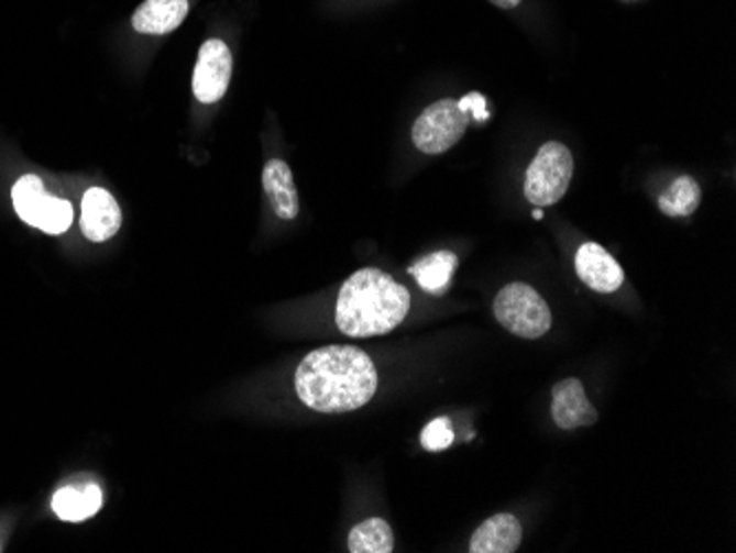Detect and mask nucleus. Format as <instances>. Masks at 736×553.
<instances>
[{
	"label": "nucleus",
	"mask_w": 736,
	"mask_h": 553,
	"mask_svg": "<svg viewBox=\"0 0 736 553\" xmlns=\"http://www.w3.org/2000/svg\"><path fill=\"white\" fill-rule=\"evenodd\" d=\"M377 390L373 360L355 346H325L309 353L296 370L300 401L318 412L338 414L362 408Z\"/></svg>",
	"instance_id": "1"
},
{
	"label": "nucleus",
	"mask_w": 736,
	"mask_h": 553,
	"mask_svg": "<svg viewBox=\"0 0 736 553\" xmlns=\"http://www.w3.org/2000/svg\"><path fill=\"white\" fill-rule=\"evenodd\" d=\"M408 311L410 291L388 274L366 267L342 285L336 322L349 338H375L399 327Z\"/></svg>",
	"instance_id": "2"
},
{
	"label": "nucleus",
	"mask_w": 736,
	"mask_h": 553,
	"mask_svg": "<svg viewBox=\"0 0 736 553\" xmlns=\"http://www.w3.org/2000/svg\"><path fill=\"white\" fill-rule=\"evenodd\" d=\"M496 320L514 335L525 340H538L551 329V311L542 296L525 285H505L494 298Z\"/></svg>",
	"instance_id": "3"
},
{
	"label": "nucleus",
	"mask_w": 736,
	"mask_h": 553,
	"mask_svg": "<svg viewBox=\"0 0 736 553\" xmlns=\"http://www.w3.org/2000/svg\"><path fill=\"white\" fill-rule=\"evenodd\" d=\"M573 157L560 142H547L536 153L525 175V197L536 208L558 203L571 184Z\"/></svg>",
	"instance_id": "4"
},
{
	"label": "nucleus",
	"mask_w": 736,
	"mask_h": 553,
	"mask_svg": "<svg viewBox=\"0 0 736 553\" xmlns=\"http://www.w3.org/2000/svg\"><path fill=\"white\" fill-rule=\"evenodd\" d=\"M470 118L454 100L430 104L413 126V142L426 155H441L450 151L465 135Z\"/></svg>",
	"instance_id": "5"
},
{
	"label": "nucleus",
	"mask_w": 736,
	"mask_h": 553,
	"mask_svg": "<svg viewBox=\"0 0 736 553\" xmlns=\"http://www.w3.org/2000/svg\"><path fill=\"white\" fill-rule=\"evenodd\" d=\"M232 52L219 41L210 38L199 49V60L193 74V91L201 104L219 102L232 80Z\"/></svg>",
	"instance_id": "6"
},
{
	"label": "nucleus",
	"mask_w": 736,
	"mask_h": 553,
	"mask_svg": "<svg viewBox=\"0 0 736 553\" xmlns=\"http://www.w3.org/2000/svg\"><path fill=\"white\" fill-rule=\"evenodd\" d=\"M578 278L597 294H613L624 285V269L597 243H584L575 252Z\"/></svg>",
	"instance_id": "7"
},
{
	"label": "nucleus",
	"mask_w": 736,
	"mask_h": 553,
	"mask_svg": "<svg viewBox=\"0 0 736 553\" xmlns=\"http://www.w3.org/2000/svg\"><path fill=\"white\" fill-rule=\"evenodd\" d=\"M551 417L558 428L575 430L586 428L597 421L595 406L586 399L584 386L580 379L569 377L553 386L551 390Z\"/></svg>",
	"instance_id": "8"
},
{
	"label": "nucleus",
	"mask_w": 736,
	"mask_h": 553,
	"mask_svg": "<svg viewBox=\"0 0 736 553\" xmlns=\"http://www.w3.org/2000/svg\"><path fill=\"white\" fill-rule=\"evenodd\" d=\"M83 232L94 243L111 241L122 228V210L105 188L87 190L83 199Z\"/></svg>",
	"instance_id": "9"
},
{
	"label": "nucleus",
	"mask_w": 736,
	"mask_h": 553,
	"mask_svg": "<svg viewBox=\"0 0 736 553\" xmlns=\"http://www.w3.org/2000/svg\"><path fill=\"white\" fill-rule=\"evenodd\" d=\"M523 527L512 513H494L472 535V553H514L520 546Z\"/></svg>",
	"instance_id": "10"
},
{
	"label": "nucleus",
	"mask_w": 736,
	"mask_h": 553,
	"mask_svg": "<svg viewBox=\"0 0 736 553\" xmlns=\"http://www.w3.org/2000/svg\"><path fill=\"white\" fill-rule=\"evenodd\" d=\"M188 8V0H144L133 14V27L144 36H166L186 21Z\"/></svg>",
	"instance_id": "11"
},
{
	"label": "nucleus",
	"mask_w": 736,
	"mask_h": 553,
	"mask_svg": "<svg viewBox=\"0 0 736 553\" xmlns=\"http://www.w3.org/2000/svg\"><path fill=\"white\" fill-rule=\"evenodd\" d=\"M263 188H265V195L270 197V203H272L278 219L292 221V219L298 217L300 201H298V192H296V186H294V175H292V168L287 166V162H283V159L267 162V166L263 170Z\"/></svg>",
	"instance_id": "12"
},
{
	"label": "nucleus",
	"mask_w": 736,
	"mask_h": 553,
	"mask_svg": "<svg viewBox=\"0 0 736 553\" xmlns=\"http://www.w3.org/2000/svg\"><path fill=\"white\" fill-rule=\"evenodd\" d=\"M459 265V258L454 252H432L424 258H419L413 267H410V276L417 280V285L432 294V296H441L450 289V280L454 276V269Z\"/></svg>",
	"instance_id": "13"
},
{
	"label": "nucleus",
	"mask_w": 736,
	"mask_h": 553,
	"mask_svg": "<svg viewBox=\"0 0 736 553\" xmlns=\"http://www.w3.org/2000/svg\"><path fill=\"white\" fill-rule=\"evenodd\" d=\"M102 489L98 485L87 487H63L54 496V511L58 518L69 522H83L96 516L102 507Z\"/></svg>",
	"instance_id": "14"
},
{
	"label": "nucleus",
	"mask_w": 736,
	"mask_h": 553,
	"mask_svg": "<svg viewBox=\"0 0 736 553\" xmlns=\"http://www.w3.org/2000/svg\"><path fill=\"white\" fill-rule=\"evenodd\" d=\"M393 546V529L384 518H366L349 533L351 553H391Z\"/></svg>",
	"instance_id": "15"
},
{
	"label": "nucleus",
	"mask_w": 736,
	"mask_h": 553,
	"mask_svg": "<svg viewBox=\"0 0 736 553\" xmlns=\"http://www.w3.org/2000/svg\"><path fill=\"white\" fill-rule=\"evenodd\" d=\"M701 203V188L692 177H679L659 197V210L666 217H690Z\"/></svg>",
	"instance_id": "16"
},
{
	"label": "nucleus",
	"mask_w": 736,
	"mask_h": 553,
	"mask_svg": "<svg viewBox=\"0 0 736 553\" xmlns=\"http://www.w3.org/2000/svg\"><path fill=\"white\" fill-rule=\"evenodd\" d=\"M12 197H14V208L19 212V217L30 223V225H36V219H39V212L45 203V199L50 197L45 192V186L41 181V177L36 175H28L23 179H19V184L14 186L12 190Z\"/></svg>",
	"instance_id": "17"
},
{
	"label": "nucleus",
	"mask_w": 736,
	"mask_h": 553,
	"mask_svg": "<svg viewBox=\"0 0 736 553\" xmlns=\"http://www.w3.org/2000/svg\"><path fill=\"white\" fill-rule=\"evenodd\" d=\"M72 221H74L72 203L65 201V199L47 197L41 212H39V219H36L34 228H39L47 234H63L72 228Z\"/></svg>",
	"instance_id": "18"
},
{
	"label": "nucleus",
	"mask_w": 736,
	"mask_h": 553,
	"mask_svg": "<svg viewBox=\"0 0 736 553\" xmlns=\"http://www.w3.org/2000/svg\"><path fill=\"white\" fill-rule=\"evenodd\" d=\"M452 443H454V430H452V421L448 417L432 419L421 432V445L428 452L448 450Z\"/></svg>",
	"instance_id": "19"
},
{
	"label": "nucleus",
	"mask_w": 736,
	"mask_h": 553,
	"mask_svg": "<svg viewBox=\"0 0 736 553\" xmlns=\"http://www.w3.org/2000/svg\"><path fill=\"white\" fill-rule=\"evenodd\" d=\"M459 109L470 118V122H487L490 109L481 93H468L463 100H459Z\"/></svg>",
	"instance_id": "20"
},
{
	"label": "nucleus",
	"mask_w": 736,
	"mask_h": 553,
	"mask_svg": "<svg viewBox=\"0 0 736 553\" xmlns=\"http://www.w3.org/2000/svg\"><path fill=\"white\" fill-rule=\"evenodd\" d=\"M490 3H494L501 10H512V8H516L520 3V0H490Z\"/></svg>",
	"instance_id": "21"
},
{
	"label": "nucleus",
	"mask_w": 736,
	"mask_h": 553,
	"mask_svg": "<svg viewBox=\"0 0 736 553\" xmlns=\"http://www.w3.org/2000/svg\"><path fill=\"white\" fill-rule=\"evenodd\" d=\"M534 219H536V221H540V219H542V210H540V208H536V210H534Z\"/></svg>",
	"instance_id": "22"
}]
</instances>
